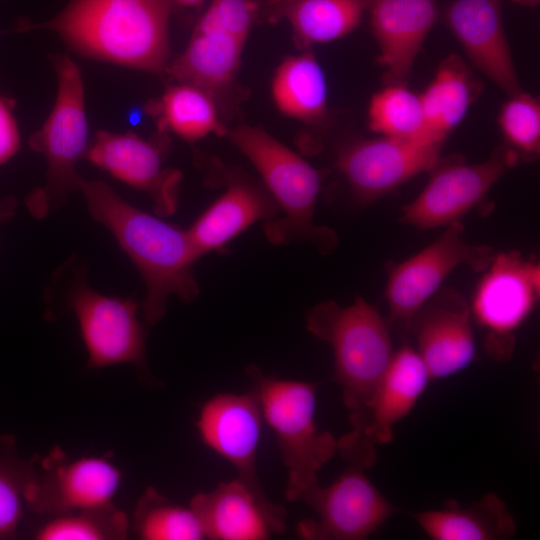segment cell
Masks as SVG:
<instances>
[{"mask_svg":"<svg viewBox=\"0 0 540 540\" xmlns=\"http://www.w3.org/2000/svg\"><path fill=\"white\" fill-rule=\"evenodd\" d=\"M76 190L92 218L112 234L137 268L146 289L141 314L149 326L164 318L170 296L186 302L198 297L194 267L201 257L187 229L131 205L102 180L79 175Z\"/></svg>","mask_w":540,"mask_h":540,"instance_id":"cell-1","label":"cell"},{"mask_svg":"<svg viewBox=\"0 0 540 540\" xmlns=\"http://www.w3.org/2000/svg\"><path fill=\"white\" fill-rule=\"evenodd\" d=\"M171 10V0H70L53 18L20 28L50 30L89 57L160 72L168 65Z\"/></svg>","mask_w":540,"mask_h":540,"instance_id":"cell-2","label":"cell"},{"mask_svg":"<svg viewBox=\"0 0 540 540\" xmlns=\"http://www.w3.org/2000/svg\"><path fill=\"white\" fill-rule=\"evenodd\" d=\"M306 327L333 350L334 379L342 387L352 427L347 435H357L394 354L388 322L373 305L356 297L345 307L330 300L318 303L307 313Z\"/></svg>","mask_w":540,"mask_h":540,"instance_id":"cell-3","label":"cell"},{"mask_svg":"<svg viewBox=\"0 0 540 540\" xmlns=\"http://www.w3.org/2000/svg\"><path fill=\"white\" fill-rule=\"evenodd\" d=\"M226 133L256 169L283 213L264 224L269 242L275 245L305 242L321 254L333 252L338 243L335 231L314 222L321 188L318 170L262 128L240 125Z\"/></svg>","mask_w":540,"mask_h":540,"instance_id":"cell-4","label":"cell"},{"mask_svg":"<svg viewBox=\"0 0 540 540\" xmlns=\"http://www.w3.org/2000/svg\"><path fill=\"white\" fill-rule=\"evenodd\" d=\"M251 393L273 430L288 472L285 497L298 501L337 451V440L315 422L316 383L279 379L248 367Z\"/></svg>","mask_w":540,"mask_h":540,"instance_id":"cell-5","label":"cell"},{"mask_svg":"<svg viewBox=\"0 0 540 540\" xmlns=\"http://www.w3.org/2000/svg\"><path fill=\"white\" fill-rule=\"evenodd\" d=\"M54 286L61 293L62 309L72 312L78 321L88 368L133 364L144 378H149L146 334L139 320L141 305L134 298L110 296L93 289L87 280V268L77 260L69 261L57 272Z\"/></svg>","mask_w":540,"mask_h":540,"instance_id":"cell-6","label":"cell"},{"mask_svg":"<svg viewBox=\"0 0 540 540\" xmlns=\"http://www.w3.org/2000/svg\"><path fill=\"white\" fill-rule=\"evenodd\" d=\"M53 64L57 78L55 102L43 126L30 138L32 149L46 162L45 183L26 200L27 209L37 219L62 206L76 190L80 175L76 166L89 146L81 72L67 55L55 56Z\"/></svg>","mask_w":540,"mask_h":540,"instance_id":"cell-7","label":"cell"},{"mask_svg":"<svg viewBox=\"0 0 540 540\" xmlns=\"http://www.w3.org/2000/svg\"><path fill=\"white\" fill-rule=\"evenodd\" d=\"M482 275L470 311L485 332L486 352L498 361L510 359L515 332L525 323L539 298V264L519 252L496 253Z\"/></svg>","mask_w":540,"mask_h":540,"instance_id":"cell-8","label":"cell"},{"mask_svg":"<svg viewBox=\"0 0 540 540\" xmlns=\"http://www.w3.org/2000/svg\"><path fill=\"white\" fill-rule=\"evenodd\" d=\"M446 227L435 241L390 270L385 290L388 323L408 326L457 267L483 271L496 255L490 246L465 241L459 221Z\"/></svg>","mask_w":540,"mask_h":540,"instance_id":"cell-9","label":"cell"},{"mask_svg":"<svg viewBox=\"0 0 540 540\" xmlns=\"http://www.w3.org/2000/svg\"><path fill=\"white\" fill-rule=\"evenodd\" d=\"M120 470L107 458H70L55 448L35 457L27 488V507L45 517L113 503L121 484Z\"/></svg>","mask_w":540,"mask_h":540,"instance_id":"cell-10","label":"cell"},{"mask_svg":"<svg viewBox=\"0 0 540 540\" xmlns=\"http://www.w3.org/2000/svg\"><path fill=\"white\" fill-rule=\"evenodd\" d=\"M431 381L428 370L409 344L403 345L377 385L365 413L361 431L337 440V451L351 466L371 467L376 460V446L393 439V427L413 409Z\"/></svg>","mask_w":540,"mask_h":540,"instance_id":"cell-11","label":"cell"},{"mask_svg":"<svg viewBox=\"0 0 540 540\" xmlns=\"http://www.w3.org/2000/svg\"><path fill=\"white\" fill-rule=\"evenodd\" d=\"M518 160L506 146L498 147L489 159L480 163L440 160L420 194L401 208L400 221L419 229L458 222Z\"/></svg>","mask_w":540,"mask_h":540,"instance_id":"cell-12","label":"cell"},{"mask_svg":"<svg viewBox=\"0 0 540 540\" xmlns=\"http://www.w3.org/2000/svg\"><path fill=\"white\" fill-rule=\"evenodd\" d=\"M444 141L382 136L345 145L336 166L355 200L370 204L440 161Z\"/></svg>","mask_w":540,"mask_h":540,"instance_id":"cell-13","label":"cell"},{"mask_svg":"<svg viewBox=\"0 0 540 540\" xmlns=\"http://www.w3.org/2000/svg\"><path fill=\"white\" fill-rule=\"evenodd\" d=\"M351 466L326 487L318 483L300 501L316 513V520L302 521L301 537L318 540H361L380 528L397 509L363 472Z\"/></svg>","mask_w":540,"mask_h":540,"instance_id":"cell-14","label":"cell"},{"mask_svg":"<svg viewBox=\"0 0 540 540\" xmlns=\"http://www.w3.org/2000/svg\"><path fill=\"white\" fill-rule=\"evenodd\" d=\"M164 148L132 132L98 131L85 157L115 179L145 192L155 214L165 217L177 209L182 174L164 167Z\"/></svg>","mask_w":540,"mask_h":540,"instance_id":"cell-15","label":"cell"},{"mask_svg":"<svg viewBox=\"0 0 540 540\" xmlns=\"http://www.w3.org/2000/svg\"><path fill=\"white\" fill-rule=\"evenodd\" d=\"M472 321L465 299L450 289L435 293L412 317L408 327L415 338L414 348L431 380L454 375L474 360Z\"/></svg>","mask_w":540,"mask_h":540,"instance_id":"cell-16","label":"cell"},{"mask_svg":"<svg viewBox=\"0 0 540 540\" xmlns=\"http://www.w3.org/2000/svg\"><path fill=\"white\" fill-rule=\"evenodd\" d=\"M262 413L252 393H220L203 405L196 422L206 446L225 458L238 472V479L267 505L260 485L256 456L262 427Z\"/></svg>","mask_w":540,"mask_h":540,"instance_id":"cell-17","label":"cell"},{"mask_svg":"<svg viewBox=\"0 0 540 540\" xmlns=\"http://www.w3.org/2000/svg\"><path fill=\"white\" fill-rule=\"evenodd\" d=\"M217 168V182L223 193L187 229L200 257L223 252L228 243L252 224L270 222L280 209L263 184L223 165Z\"/></svg>","mask_w":540,"mask_h":540,"instance_id":"cell-18","label":"cell"},{"mask_svg":"<svg viewBox=\"0 0 540 540\" xmlns=\"http://www.w3.org/2000/svg\"><path fill=\"white\" fill-rule=\"evenodd\" d=\"M443 18L475 68L508 96L522 91L505 34L501 0H451Z\"/></svg>","mask_w":540,"mask_h":540,"instance_id":"cell-19","label":"cell"},{"mask_svg":"<svg viewBox=\"0 0 540 540\" xmlns=\"http://www.w3.org/2000/svg\"><path fill=\"white\" fill-rule=\"evenodd\" d=\"M190 507L208 539L263 540L285 530V510L264 504L240 479L195 495Z\"/></svg>","mask_w":540,"mask_h":540,"instance_id":"cell-20","label":"cell"},{"mask_svg":"<svg viewBox=\"0 0 540 540\" xmlns=\"http://www.w3.org/2000/svg\"><path fill=\"white\" fill-rule=\"evenodd\" d=\"M367 10L390 83H406L437 17L436 0H370Z\"/></svg>","mask_w":540,"mask_h":540,"instance_id":"cell-21","label":"cell"},{"mask_svg":"<svg viewBox=\"0 0 540 540\" xmlns=\"http://www.w3.org/2000/svg\"><path fill=\"white\" fill-rule=\"evenodd\" d=\"M370 0H265L258 15L269 22L286 20L299 49L337 40L360 23Z\"/></svg>","mask_w":540,"mask_h":540,"instance_id":"cell-22","label":"cell"},{"mask_svg":"<svg viewBox=\"0 0 540 540\" xmlns=\"http://www.w3.org/2000/svg\"><path fill=\"white\" fill-rule=\"evenodd\" d=\"M246 40L220 31L194 29L182 54L165 71L178 83L216 97L232 83Z\"/></svg>","mask_w":540,"mask_h":540,"instance_id":"cell-23","label":"cell"},{"mask_svg":"<svg viewBox=\"0 0 540 540\" xmlns=\"http://www.w3.org/2000/svg\"><path fill=\"white\" fill-rule=\"evenodd\" d=\"M412 517L433 540H504L516 533L512 514L494 493L465 507L448 501L439 509L415 512Z\"/></svg>","mask_w":540,"mask_h":540,"instance_id":"cell-24","label":"cell"},{"mask_svg":"<svg viewBox=\"0 0 540 540\" xmlns=\"http://www.w3.org/2000/svg\"><path fill=\"white\" fill-rule=\"evenodd\" d=\"M271 96L284 115L318 125L328 116L327 83L311 51L285 58L271 81Z\"/></svg>","mask_w":540,"mask_h":540,"instance_id":"cell-25","label":"cell"},{"mask_svg":"<svg viewBox=\"0 0 540 540\" xmlns=\"http://www.w3.org/2000/svg\"><path fill=\"white\" fill-rule=\"evenodd\" d=\"M479 91L480 85L463 59L449 55L420 95L428 132L445 140L464 119Z\"/></svg>","mask_w":540,"mask_h":540,"instance_id":"cell-26","label":"cell"},{"mask_svg":"<svg viewBox=\"0 0 540 540\" xmlns=\"http://www.w3.org/2000/svg\"><path fill=\"white\" fill-rule=\"evenodd\" d=\"M156 110L160 130H169L188 142L227 132L219 120L215 99L190 84L179 83L168 88Z\"/></svg>","mask_w":540,"mask_h":540,"instance_id":"cell-27","label":"cell"},{"mask_svg":"<svg viewBox=\"0 0 540 540\" xmlns=\"http://www.w3.org/2000/svg\"><path fill=\"white\" fill-rule=\"evenodd\" d=\"M368 126L386 137L445 141L428 132L420 95L404 83H390L372 96Z\"/></svg>","mask_w":540,"mask_h":540,"instance_id":"cell-28","label":"cell"},{"mask_svg":"<svg viewBox=\"0 0 540 540\" xmlns=\"http://www.w3.org/2000/svg\"><path fill=\"white\" fill-rule=\"evenodd\" d=\"M133 528L144 540L205 539L202 525L191 507L171 503L150 487L141 495L133 516Z\"/></svg>","mask_w":540,"mask_h":540,"instance_id":"cell-29","label":"cell"},{"mask_svg":"<svg viewBox=\"0 0 540 540\" xmlns=\"http://www.w3.org/2000/svg\"><path fill=\"white\" fill-rule=\"evenodd\" d=\"M128 529L126 514L112 503L48 516L33 536L36 540H122Z\"/></svg>","mask_w":540,"mask_h":540,"instance_id":"cell-30","label":"cell"},{"mask_svg":"<svg viewBox=\"0 0 540 540\" xmlns=\"http://www.w3.org/2000/svg\"><path fill=\"white\" fill-rule=\"evenodd\" d=\"M35 457H21L15 438L0 435V539L15 538L27 507V488Z\"/></svg>","mask_w":540,"mask_h":540,"instance_id":"cell-31","label":"cell"},{"mask_svg":"<svg viewBox=\"0 0 540 540\" xmlns=\"http://www.w3.org/2000/svg\"><path fill=\"white\" fill-rule=\"evenodd\" d=\"M509 97L498 118L506 147L518 159H535L540 151L539 100L523 91Z\"/></svg>","mask_w":540,"mask_h":540,"instance_id":"cell-32","label":"cell"},{"mask_svg":"<svg viewBox=\"0 0 540 540\" xmlns=\"http://www.w3.org/2000/svg\"><path fill=\"white\" fill-rule=\"evenodd\" d=\"M255 0H211L194 29L220 31L246 40L258 16Z\"/></svg>","mask_w":540,"mask_h":540,"instance_id":"cell-33","label":"cell"},{"mask_svg":"<svg viewBox=\"0 0 540 540\" xmlns=\"http://www.w3.org/2000/svg\"><path fill=\"white\" fill-rule=\"evenodd\" d=\"M20 141L12 102L0 93V166L17 153Z\"/></svg>","mask_w":540,"mask_h":540,"instance_id":"cell-34","label":"cell"},{"mask_svg":"<svg viewBox=\"0 0 540 540\" xmlns=\"http://www.w3.org/2000/svg\"><path fill=\"white\" fill-rule=\"evenodd\" d=\"M15 206L13 200L0 201V225L14 214Z\"/></svg>","mask_w":540,"mask_h":540,"instance_id":"cell-35","label":"cell"},{"mask_svg":"<svg viewBox=\"0 0 540 540\" xmlns=\"http://www.w3.org/2000/svg\"><path fill=\"white\" fill-rule=\"evenodd\" d=\"M204 0H171L172 5L177 4L182 7L191 8L199 6Z\"/></svg>","mask_w":540,"mask_h":540,"instance_id":"cell-36","label":"cell"},{"mask_svg":"<svg viewBox=\"0 0 540 540\" xmlns=\"http://www.w3.org/2000/svg\"><path fill=\"white\" fill-rule=\"evenodd\" d=\"M511 1L519 5L534 7L539 4L540 0H511Z\"/></svg>","mask_w":540,"mask_h":540,"instance_id":"cell-37","label":"cell"},{"mask_svg":"<svg viewBox=\"0 0 540 540\" xmlns=\"http://www.w3.org/2000/svg\"><path fill=\"white\" fill-rule=\"evenodd\" d=\"M15 31H17V30H11V31L0 30V35L6 34V33H9V32H15Z\"/></svg>","mask_w":540,"mask_h":540,"instance_id":"cell-38","label":"cell"}]
</instances>
